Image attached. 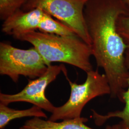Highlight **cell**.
<instances>
[{
    "label": "cell",
    "instance_id": "obj_9",
    "mask_svg": "<svg viewBox=\"0 0 129 129\" xmlns=\"http://www.w3.org/2000/svg\"><path fill=\"white\" fill-rule=\"evenodd\" d=\"M125 61L129 73V46L126 51ZM123 103L125 104L124 107L120 111H111L105 115H102L92 110V117L95 123L98 126H101L110 119L119 118L121 120L119 123L120 128L122 129H129V77L128 88L123 94Z\"/></svg>",
    "mask_w": 129,
    "mask_h": 129
},
{
    "label": "cell",
    "instance_id": "obj_12",
    "mask_svg": "<svg viewBox=\"0 0 129 129\" xmlns=\"http://www.w3.org/2000/svg\"><path fill=\"white\" fill-rule=\"evenodd\" d=\"M27 0H0V18L4 21L11 14L21 9Z\"/></svg>",
    "mask_w": 129,
    "mask_h": 129
},
{
    "label": "cell",
    "instance_id": "obj_5",
    "mask_svg": "<svg viewBox=\"0 0 129 129\" xmlns=\"http://www.w3.org/2000/svg\"><path fill=\"white\" fill-rule=\"evenodd\" d=\"M88 0H27L22 10H42L71 28L82 40L91 45L84 17V8Z\"/></svg>",
    "mask_w": 129,
    "mask_h": 129
},
{
    "label": "cell",
    "instance_id": "obj_6",
    "mask_svg": "<svg viewBox=\"0 0 129 129\" xmlns=\"http://www.w3.org/2000/svg\"><path fill=\"white\" fill-rule=\"evenodd\" d=\"M66 71L67 69L63 64H51L41 77L35 79H28L27 85L20 92L14 94L0 93V104L8 106L14 102H28L52 113L55 107L46 98L45 91L61 72Z\"/></svg>",
    "mask_w": 129,
    "mask_h": 129
},
{
    "label": "cell",
    "instance_id": "obj_15",
    "mask_svg": "<svg viewBox=\"0 0 129 129\" xmlns=\"http://www.w3.org/2000/svg\"><path fill=\"white\" fill-rule=\"evenodd\" d=\"M125 2V3L126 4V5H128V6L129 8V0H123Z\"/></svg>",
    "mask_w": 129,
    "mask_h": 129
},
{
    "label": "cell",
    "instance_id": "obj_13",
    "mask_svg": "<svg viewBox=\"0 0 129 129\" xmlns=\"http://www.w3.org/2000/svg\"><path fill=\"white\" fill-rule=\"evenodd\" d=\"M117 30L125 43L129 46V14L119 17L117 21Z\"/></svg>",
    "mask_w": 129,
    "mask_h": 129
},
{
    "label": "cell",
    "instance_id": "obj_8",
    "mask_svg": "<svg viewBox=\"0 0 129 129\" xmlns=\"http://www.w3.org/2000/svg\"><path fill=\"white\" fill-rule=\"evenodd\" d=\"M88 121L87 118L82 117L60 122L34 117L26 120L19 129H94L86 125ZM111 129L112 126H107L104 129Z\"/></svg>",
    "mask_w": 129,
    "mask_h": 129
},
{
    "label": "cell",
    "instance_id": "obj_2",
    "mask_svg": "<svg viewBox=\"0 0 129 129\" xmlns=\"http://www.w3.org/2000/svg\"><path fill=\"white\" fill-rule=\"evenodd\" d=\"M14 38L32 44L47 67L53 62H62L76 67L86 73L93 70L91 46L77 36H61L33 31Z\"/></svg>",
    "mask_w": 129,
    "mask_h": 129
},
{
    "label": "cell",
    "instance_id": "obj_16",
    "mask_svg": "<svg viewBox=\"0 0 129 129\" xmlns=\"http://www.w3.org/2000/svg\"></svg>",
    "mask_w": 129,
    "mask_h": 129
},
{
    "label": "cell",
    "instance_id": "obj_7",
    "mask_svg": "<svg viewBox=\"0 0 129 129\" xmlns=\"http://www.w3.org/2000/svg\"><path fill=\"white\" fill-rule=\"evenodd\" d=\"M44 13L39 8L28 11L18 10L4 21L2 31L14 37L25 33L36 31Z\"/></svg>",
    "mask_w": 129,
    "mask_h": 129
},
{
    "label": "cell",
    "instance_id": "obj_10",
    "mask_svg": "<svg viewBox=\"0 0 129 129\" xmlns=\"http://www.w3.org/2000/svg\"><path fill=\"white\" fill-rule=\"evenodd\" d=\"M33 117L47 119L46 114L40 108L34 105L23 110H15L0 104V129H4L13 120L24 117Z\"/></svg>",
    "mask_w": 129,
    "mask_h": 129
},
{
    "label": "cell",
    "instance_id": "obj_14",
    "mask_svg": "<svg viewBox=\"0 0 129 129\" xmlns=\"http://www.w3.org/2000/svg\"><path fill=\"white\" fill-rule=\"evenodd\" d=\"M121 129L119 124H115L112 126V129Z\"/></svg>",
    "mask_w": 129,
    "mask_h": 129
},
{
    "label": "cell",
    "instance_id": "obj_4",
    "mask_svg": "<svg viewBox=\"0 0 129 129\" xmlns=\"http://www.w3.org/2000/svg\"><path fill=\"white\" fill-rule=\"evenodd\" d=\"M48 67L34 47L22 49L7 43H0V74L7 76L14 82L20 76L35 79L46 72Z\"/></svg>",
    "mask_w": 129,
    "mask_h": 129
},
{
    "label": "cell",
    "instance_id": "obj_1",
    "mask_svg": "<svg viewBox=\"0 0 129 129\" xmlns=\"http://www.w3.org/2000/svg\"><path fill=\"white\" fill-rule=\"evenodd\" d=\"M84 13L97 66L103 69L111 92H122L129 77L125 61L128 46L118 32L117 21L129 14V7L123 0H88Z\"/></svg>",
    "mask_w": 129,
    "mask_h": 129
},
{
    "label": "cell",
    "instance_id": "obj_3",
    "mask_svg": "<svg viewBox=\"0 0 129 129\" xmlns=\"http://www.w3.org/2000/svg\"><path fill=\"white\" fill-rule=\"evenodd\" d=\"M69 84L71 92L69 100L63 105L55 107L48 120L53 121L69 120L81 117L83 108L88 102L97 97L111 95V89L104 74L98 69L87 73L85 81L81 84L72 82L64 73Z\"/></svg>",
    "mask_w": 129,
    "mask_h": 129
},
{
    "label": "cell",
    "instance_id": "obj_11",
    "mask_svg": "<svg viewBox=\"0 0 129 129\" xmlns=\"http://www.w3.org/2000/svg\"><path fill=\"white\" fill-rule=\"evenodd\" d=\"M38 29L40 32L61 36H77L73 30L45 12L39 24Z\"/></svg>",
    "mask_w": 129,
    "mask_h": 129
}]
</instances>
